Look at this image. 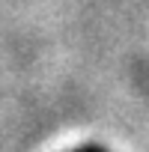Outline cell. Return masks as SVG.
Returning <instances> with one entry per match:
<instances>
[{
  "mask_svg": "<svg viewBox=\"0 0 149 152\" xmlns=\"http://www.w3.org/2000/svg\"><path fill=\"white\" fill-rule=\"evenodd\" d=\"M72 152H107V149L99 146V143H84V146H78V149H72Z\"/></svg>",
  "mask_w": 149,
  "mask_h": 152,
  "instance_id": "1",
  "label": "cell"
}]
</instances>
